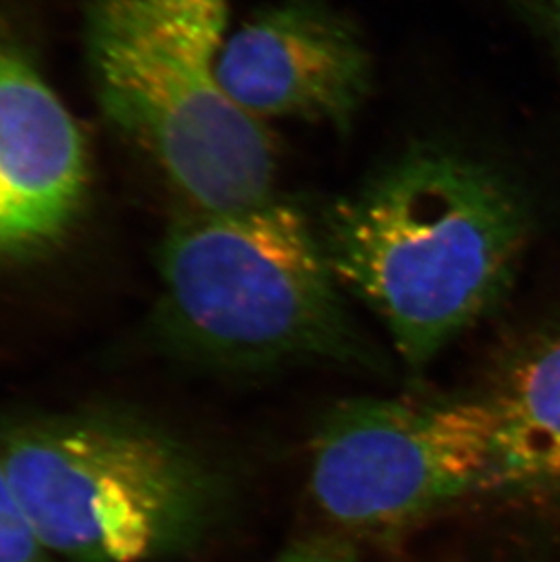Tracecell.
<instances>
[{
  "label": "cell",
  "mask_w": 560,
  "mask_h": 562,
  "mask_svg": "<svg viewBox=\"0 0 560 562\" xmlns=\"http://www.w3.org/2000/svg\"><path fill=\"white\" fill-rule=\"evenodd\" d=\"M344 292L381 318L423 373L512 293L539 234V202L506 166L455 144L418 143L317 217Z\"/></svg>",
  "instance_id": "obj_1"
},
{
  "label": "cell",
  "mask_w": 560,
  "mask_h": 562,
  "mask_svg": "<svg viewBox=\"0 0 560 562\" xmlns=\"http://www.w3.org/2000/svg\"><path fill=\"white\" fill-rule=\"evenodd\" d=\"M159 273L163 335L204 367L388 368L346 303L317 218L296 202L276 195L224 212L191 207L166 232Z\"/></svg>",
  "instance_id": "obj_2"
},
{
  "label": "cell",
  "mask_w": 560,
  "mask_h": 562,
  "mask_svg": "<svg viewBox=\"0 0 560 562\" xmlns=\"http://www.w3.org/2000/svg\"><path fill=\"white\" fill-rule=\"evenodd\" d=\"M229 0H91L86 54L97 97L191 207L276 196V144L219 82Z\"/></svg>",
  "instance_id": "obj_3"
},
{
  "label": "cell",
  "mask_w": 560,
  "mask_h": 562,
  "mask_svg": "<svg viewBox=\"0 0 560 562\" xmlns=\"http://www.w3.org/2000/svg\"><path fill=\"white\" fill-rule=\"evenodd\" d=\"M0 468L38 541L69 562H149L201 537L223 483L190 446L108 412L0 426Z\"/></svg>",
  "instance_id": "obj_4"
},
{
  "label": "cell",
  "mask_w": 560,
  "mask_h": 562,
  "mask_svg": "<svg viewBox=\"0 0 560 562\" xmlns=\"http://www.w3.org/2000/svg\"><path fill=\"white\" fill-rule=\"evenodd\" d=\"M317 508L351 533L384 536L462 501L495 503L497 415L471 397L348 398L312 440Z\"/></svg>",
  "instance_id": "obj_5"
},
{
  "label": "cell",
  "mask_w": 560,
  "mask_h": 562,
  "mask_svg": "<svg viewBox=\"0 0 560 562\" xmlns=\"http://www.w3.org/2000/svg\"><path fill=\"white\" fill-rule=\"evenodd\" d=\"M219 82L243 112L351 132L373 66L359 27L326 0H279L224 43Z\"/></svg>",
  "instance_id": "obj_6"
},
{
  "label": "cell",
  "mask_w": 560,
  "mask_h": 562,
  "mask_svg": "<svg viewBox=\"0 0 560 562\" xmlns=\"http://www.w3.org/2000/svg\"><path fill=\"white\" fill-rule=\"evenodd\" d=\"M482 392L497 415L493 504L560 562V295L506 335Z\"/></svg>",
  "instance_id": "obj_7"
},
{
  "label": "cell",
  "mask_w": 560,
  "mask_h": 562,
  "mask_svg": "<svg viewBox=\"0 0 560 562\" xmlns=\"http://www.w3.org/2000/svg\"><path fill=\"white\" fill-rule=\"evenodd\" d=\"M85 138L57 93L0 44V257L63 234L85 195Z\"/></svg>",
  "instance_id": "obj_8"
},
{
  "label": "cell",
  "mask_w": 560,
  "mask_h": 562,
  "mask_svg": "<svg viewBox=\"0 0 560 562\" xmlns=\"http://www.w3.org/2000/svg\"><path fill=\"white\" fill-rule=\"evenodd\" d=\"M0 562H49L15 492L0 468Z\"/></svg>",
  "instance_id": "obj_9"
},
{
  "label": "cell",
  "mask_w": 560,
  "mask_h": 562,
  "mask_svg": "<svg viewBox=\"0 0 560 562\" xmlns=\"http://www.w3.org/2000/svg\"><path fill=\"white\" fill-rule=\"evenodd\" d=\"M560 64V0H501Z\"/></svg>",
  "instance_id": "obj_10"
},
{
  "label": "cell",
  "mask_w": 560,
  "mask_h": 562,
  "mask_svg": "<svg viewBox=\"0 0 560 562\" xmlns=\"http://www.w3.org/2000/svg\"><path fill=\"white\" fill-rule=\"evenodd\" d=\"M273 562H355V552L348 542L318 539L299 542Z\"/></svg>",
  "instance_id": "obj_11"
}]
</instances>
